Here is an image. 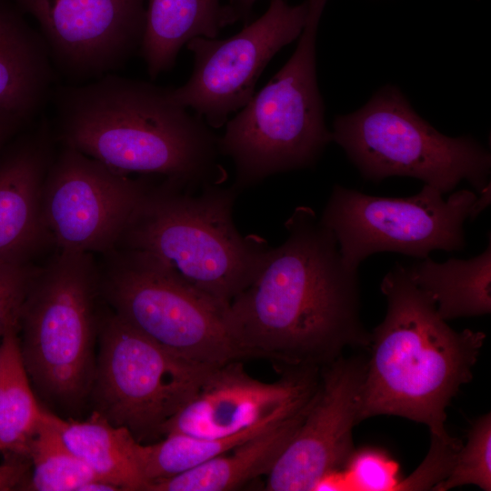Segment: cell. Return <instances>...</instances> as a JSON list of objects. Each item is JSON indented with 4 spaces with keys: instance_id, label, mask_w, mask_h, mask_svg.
<instances>
[{
    "instance_id": "cell-1",
    "label": "cell",
    "mask_w": 491,
    "mask_h": 491,
    "mask_svg": "<svg viewBox=\"0 0 491 491\" xmlns=\"http://www.w3.org/2000/svg\"><path fill=\"white\" fill-rule=\"evenodd\" d=\"M286 240L270 247L251 284L224 312L226 329L249 358L321 367L346 346H368L359 316L357 269L346 265L334 234L301 205Z\"/></svg>"
},
{
    "instance_id": "cell-2",
    "label": "cell",
    "mask_w": 491,
    "mask_h": 491,
    "mask_svg": "<svg viewBox=\"0 0 491 491\" xmlns=\"http://www.w3.org/2000/svg\"><path fill=\"white\" fill-rule=\"evenodd\" d=\"M51 100L56 143L117 172L193 187L224 178L219 137L203 117L175 102L170 88L107 74L58 85Z\"/></svg>"
},
{
    "instance_id": "cell-3",
    "label": "cell",
    "mask_w": 491,
    "mask_h": 491,
    "mask_svg": "<svg viewBox=\"0 0 491 491\" xmlns=\"http://www.w3.org/2000/svg\"><path fill=\"white\" fill-rule=\"evenodd\" d=\"M380 288L387 309L370 334L359 419L399 416L426 424L431 436L447 438L446 408L471 380L486 335L452 329L402 264L384 276Z\"/></svg>"
},
{
    "instance_id": "cell-4",
    "label": "cell",
    "mask_w": 491,
    "mask_h": 491,
    "mask_svg": "<svg viewBox=\"0 0 491 491\" xmlns=\"http://www.w3.org/2000/svg\"><path fill=\"white\" fill-rule=\"evenodd\" d=\"M197 188L169 178L154 183L115 248L151 256L227 307L255 279L271 246L236 229L233 186Z\"/></svg>"
},
{
    "instance_id": "cell-5",
    "label": "cell",
    "mask_w": 491,
    "mask_h": 491,
    "mask_svg": "<svg viewBox=\"0 0 491 491\" xmlns=\"http://www.w3.org/2000/svg\"><path fill=\"white\" fill-rule=\"evenodd\" d=\"M328 0H307L306 24L289 60L225 123L219 152L235 168L239 192L265 178L313 166L332 133L316 79V35Z\"/></svg>"
},
{
    "instance_id": "cell-6",
    "label": "cell",
    "mask_w": 491,
    "mask_h": 491,
    "mask_svg": "<svg viewBox=\"0 0 491 491\" xmlns=\"http://www.w3.org/2000/svg\"><path fill=\"white\" fill-rule=\"evenodd\" d=\"M94 255L59 251L33 278L19 316V343L30 380L47 400L78 407L91 393L99 329Z\"/></svg>"
},
{
    "instance_id": "cell-7",
    "label": "cell",
    "mask_w": 491,
    "mask_h": 491,
    "mask_svg": "<svg viewBox=\"0 0 491 491\" xmlns=\"http://www.w3.org/2000/svg\"><path fill=\"white\" fill-rule=\"evenodd\" d=\"M331 133L368 181L409 176L443 195L462 180L478 193L490 185V153L470 136L438 132L392 85L381 87L357 111L337 115Z\"/></svg>"
},
{
    "instance_id": "cell-8",
    "label": "cell",
    "mask_w": 491,
    "mask_h": 491,
    "mask_svg": "<svg viewBox=\"0 0 491 491\" xmlns=\"http://www.w3.org/2000/svg\"><path fill=\"white\" fill-rule=\"evenodd\" d=\"M103 256L100 294L132 328L203 365L249 358L226 329V307L145 254L115 248Z\"/></svg>"
},
{
    "instance_id": "cell-9",
    "label": "cell",
    "mask_w": 491,
    "mask_h": 491,
    "mask_svg": "<svg viewBox=\"0 0 491 491\" xmlns=\"http://www.w3.org/2000/svg\"><path fill=\"white\" fill-rule=\"evenodd\" d=\"M98 332L100 350L91 389L95 411L126 428L139 443L163 436L167 422L216 367L166 350L113 312L100 318Z\"/></svg>"
},
{
    "instance_id": "cell-10",
    "label": "cell",
    "mask_w": 491,
    "mask_h": 491,
    "mask_svg": "<svg viewBox=\"0 0 491 491\" xmlns=\"http://www.w3.org/2000/svg\"><path fill=\"white\" fill-rule=\"evenodd\" d=\"M476 199L468 189L444 199L441 192L426 184L417 194L397 198L336 185L319 221L334 234L346 265L358 269L376 253L421 259L436 249H464V222L471 217Z\"/></svg>"
},
{
    "instance_id": "cell-11",
    "label": "cell",
    "mask_w": 491,
    "mask_h": 491,
    "mask_svg": "<svg viewBox=\"0 0 491 491\" xmlns=\"http://www.w3.org/2000/svg\"><path fill=\"white\" fill-rule=\"evenodd\" d=\"M155 175L131 177L68 146L45 175L42 209L59 251L106 254L116 246Z\"/></svg>"
},
{
    "instance_id": "cell-12",
    "label": "cell",
    "mask_w": 491,
    "mask_h": 491,
    "mask_svg": "<svg viewBox=\"0 0 491 491\" xmlns=\"http://www.w3.org/2000/svg\"><path fill=\"white\" fill-rule=\"evenodd\" d=\"M307 12V0L296 5L270 0L263 15L227 39H191L185 45L194 56L193 72L185 85L170 88L171 97L220 128L255 95L272 57L299 37Z\"/></svg>"
},
{
    "instance_id": "cell-13",
    "label": "cell",
    "mask_w": 491,
    "mask_h": 491,
    "mask_svg": "<svg viewBox=\"0 0 491 491\" xmlns=\"http://www.w3.org/2000/svg\"><path fill=\"white\" fill-rule=\"evenodd\" d=\"M35 18L54 67L74 81L123 67L139 52L146 0H10Z\"/></svg>"
},
{
    "instance_id": "cell-14",
    "label": "cell",
    "mask_w": 491,
    "mask_h": 491,
    "mask_svg": "<svg viewBox=\"0 0 491 491\" xmlns=\"http://www.w3.org/2000/svg\"><path fill=\"white\" fill-rule=\"evenodd\" d=\"M367 359L343 357L319 369L305 418L267 475L266 490L311 491L345 467L353 455L352 430L359 410Z\"/></svg>"
},
{
    "instance_id": "cell-15",
    "label": "cell",
    "mask_w": 491,
    "mask_h": 491,
    "mask_svg": "<svg viewBox=\"0 0 491 491\" xmlns=\"http://www.w3.org/2000/svg\"><path fill=\"white\" fill-rule=\"evenodd\" d=\"M319 369L288 368L277 381L266 383L250 376L240 360L216 366L167 422L163 436L210 439L238 434L279 411L307 403L317 387Z\"/></svg>"
},
{
    "instance_id": "cell-16",
    "label": "cell",
    "mask_w": 491,
    "mask_h": 491,
    "mask_svg": "<svg viewBox=\"0 0 491 491\" xmlns=\"http://www.w3.org/2000/svg\"><path fill=\"white\" fill-rule=\"evenodd\" d=\"M55 143L52 123L42 114L0 157V260L27 262L53 244L42 193Z\"/></svg>"
},
{
    "instance_id": "cell-17",
    "label": "cell",
    "mask_w": 491,
    "mask_h": 491,
    "mask_svg": "<svg viewBox=\"0 0 491 491\" xmlns=\"http://www.w3.org/2000/svg\"><path fill=\"white\" fill-rule=\"evenodd\" d=\"M54 83L42 35L10 0H0V108L31 125L51 100Z\"/></svg>"
},
{
    "instance_id": "cell-18",
    "label": "cell",
    "mask_w": 491,
    "mask_h": 491,
    "mask_svg": "<svg viewBox=\"0 0 491 491\" xmlns=\"http://www.w3.org/2000/svg\"><path fill=\"white\" fill-rule=\"evenodd\" d=\"M310 401L296 414L230 451L178 475L152 482L147 491L235 490L267 476L301 426Z\"/></svg>"
},
{
    "instance_id": "cell-19",
    "label": "cell",
    "mask_w": 491,
    "mask_h": 491,
    "mask_svg": "<svg viewBox=\"0 0 491 491\" xmlns=\"http://www.w3.org/2000/svg\"><path fill=\"white\" fill-rule=\"evenodd\" d=\"M229 25L220 0H146L145 32L139 53L151 79L169 71L191 39L215 38Z\"/></svg>"
},
{
    "instance_id": "cell-20",
    "label": "cell",
    "mask_w": 491,
    "mask_h": 491,
    "mask_svg": "<svg viewBox=\"0 0 491 491\" xmlns=\"http://www.w3.org/2000/svg\"><path fill=\"white\" fill-rule=\"evenodd\" d=\"M406 269L444 320L490 313V239L486 249L470 259L450 258L437 263L427 256Z\"/></svg>"
},
{
    "instance_id": "cell-21",
    "label": "cell",
    "mask_w": 491,
    "mask_h": 491,
    "mask_svg": "<svg viewBox=\"0 0 491 491\" xmlns=\"http://www.w3.org/2000/svg\"><path fill=\"white\" fill-rule=\"evenodd\" d=\"M55 424L65 444L98 478L120 490L147 491L135 455L136 440L126 428L112 425L96 411L85 421L55 416Z\"/></svg>"
},
{
    "instance_id": "cell-22",
    "label": "cell",
    "mask_w": 491,
    "mask_h": 491,
    "mask_svg": "<svg viewBox=\"0 0 491 491\" xmlns=\"http://www.w3.org/2000/svg\"><path fill=\"white\" fill-rule=\"evenodd\" d=\"M46 413L33 394L24 365L19 323L13 325L0 337V454L26 456Z\"/></svg>"
},
{
    "instance_id": "cell-23",
    "label": "cell",
    "mask_w": 491,
    "mask_h": 491,
    "mask_svg": "<svg viewBox=\"0 0 491 491\" xmlns=\"http://www.w3.org/2000/svg\"><path fill=\"white\" fill-rule=\"evenodd\" d=\"M306 404L279 411L260 423L227 437L207 439L183 434H168L162 440L153 444L143 445L136 441L135 455L137 464L149 486L152 482L178 475L230 451L296 414Z\"/></svg>"
},
{
    "instance_id": "cell-24",
    "label": "cell",
    "mask_w": 491,
    "mask_h": 491,
    "mask_svg": "<svg viewBox=\"0 0 491 491\" xmlns=\"http://www.w3.org/2000/svg\"><path fill=\"white\" fill-rule=\"evenodd\" d=\"M26 456L31 459L33 472L20 489L81 491L88 482L102 480L65 444L55 415L49 412L30 441Z\"/></svg>"
},
{
    "instance_id": "cell-25",
    "label": "cell",
    "mask_w": 491,
    "mask_h": 491,
    "mask_svg": "<svg viewBox=\"0 0 491 491\" xmlns=\"http://www.w3.org/2000/svg\"><path fill=\"white\" fill-rule=\"evenodd\" d=\"M491 490V416L475 422L468 441L458 450L449 475L432 490L446 491L464 485Z\"/></svg>"
},
{
    "instance_id": "cell-26",
    "label": "cell",
    "mask_w": 491,
    "mask_h": 491,
    "mask_svg": "<svg viewBox=\"0 0 491 491\" xmlns=\"http://www.w3.org/2000/svg\"><path fill=\"white\" fill-rule=\"evenodd\" d=\"M37 270L30 261L0 260V337L19 323L23 303Z\"/></svg>"
},
{
    "instance_id": "cell-27",
    "label": "cell",
    "mask_w": 491,
    "mask_h": 491,
    "mask_svg": "<svg viewBox=\"0 0 491 491\" xmlns=\"http://www.w3.org/2000/svg\"><path fill=\"white\" fill-rule=\"evenodd\" d=\"M345 467L357 490H396L400 481L398 466L378 449L365 448L354 452Z\"/></svg>"
},
{
    "instance_id": "cell-28",
    "label": "cell",
    "mask_w": 491,
    "mask_h": 491,
    "mask_svg": "<svg viewBox=\"0 0 491 491\" xmlns=\"http://www.w3.org/2000/svg\"><path fill=\"white\" fill-rule=\"evenodd\" d=\"M461 446L462 443L457 438L431 436V446L426 458L414 474L399 481L396 490H432L449 475Z\"/></svg>"
},
{
    "instance_id": "cell-29",
    "label": "cell",
    "mask_w": 491,
    "mask_h": 491,
    "mask_svg": "<svg viewBox=\"0 0 491 491\" xmlns=\"http://www.w3.org/2000/svg\"><path fill=\"white\" fill-rule=\"evenodd\" d=\"M25 471V466L20 462H10L0 466V490L21 488L26 480Z\"/></svg>"
},
{
    "instance_id": "cell-30",
    "label": "cell",
    "mask_w": 491,
    "mask_h": 491,
    "mask_svg": "<svg viewBox=\"0 0 491 491\" xmlns=\"http://www.w3.org/2000/svg\"><path fill=\"white\" fill-rule=\"evenodd\" d=\"M28 125H30L16 115L0 108V149Z\"/></svg>"
},
{
    "instance_id": "cell-31",
    "label": "cell",
    "mask_w": 491,
    "mask_h": 491,
    "mask_svg": "<svg viewBox=\"0 0 491 491\" xmlns=\"http://www.w3.org/2000/svg\"><path fill=\"white\" fill-rule=\"evenodd\" d=\"M257 0H229L225 5L229 25L237 21H243L246 25L249 23L253 6Z\"/></svg>"
}]
</instances>
